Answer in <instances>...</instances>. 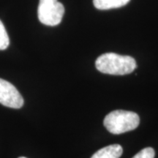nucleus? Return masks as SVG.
Instances as JSON below:
<instances>
[{
  "mask_svg": "<svg viewBox=\"0 0 158 158\" xmlns=\"http://www.w3.org/2000/svg\"><path fill=\"white\" fill-rule=\"evenodd\" d=\"M96 68L102 73L124 76L131 73L137 68L135 60L130 56L106 53L97 59Z\"/></svg>",
  "mask_w": 158,
  "mask_h": 158,
  "instance_id": "f257e3e1",
  "label": "nucleus"
},
{
  "mask_svg": "<svg viewBox=\"0 0 158 158\" xmlns=\"http://www.w3.org/2000/svg\"><path fill=\"white\" fill-rule=\"evenodd\" d=\"M139 116L136 113L123 110L110 112L105 117L104 126L110 133L118 135L131 131L138 127Z\"/></svg>",
  "mask_w": 158,
  "mask_h": 158,
  "instance_id": "f03ea898",
  "label": "nucleus"
},
{
  "mask_svg": "<svg viewBox=\"0 0 158 158\" xmlns=\"http://www.w3.org/2000/svg\"><path fill=\"white\" fill-rule=\"evenodd\" d=\"M64 7L58 0H40L37 15L41 23L47 26L58 25L62 21Z\"/></svg>",
  "mask_w": 158,
  "mask_h": 158,
  "instance_id": "7ed1b4c3",
  "label": "nucleus"
},
{
  "mask_svg": "<svg viewBox=\"0 0 158 158\" xmlns=\"http://www.w3.org/2000/svg\"><path fill=\"white\" fill-rule=\"evenodd\" d=\"M0 103L6 107L21 108L23 105V99L13 84L0 78Z\"/></svg>",
  "mask_w": 158,
  "mask_h": 158,
  "instance_id": "20e7f679",
  "label": "nucleus"
},
{
  "mask_svg": "<svg viewBox=\"0 0 158 158\" xmlns=\"http://www.w3.org/2000/svg\"><path fill=\"white\" fill-rule=\"evenodd\" d=\"M122 152L123 149L121 146L113 144L99 149L91 158H119Z\"/></svg>",
  "mask_w": 158,
  "mask_h": 158,
  "instance_id": "39448f33",
  "label": "nucleus"
},
{
  "mask_svg": "<svg viewBox=\"0 0 158 158\" xmlns=\"http://www.w3.org/2000/svg\"><path fill=\"white\" fill-rule=\"evenodd\" d=\"M130 0H93L94 7L98 10L118 8L126 5Z\"/></svg>",
  "mask_w": 158,
  "mask_h": 158,
  "instance_id": "423d86ee",
  "label": "nucleus"
},
{
  "mask_svg": "<svg viewBox=\"0 0 158 158\" xmlns=\"http://www.w3.org/2000/svg\"><path fill=\"white\" fill-rule=\"evenodd\" d=\"M10 40L5 26L0 20V50H5L8 47Z\"/></svg>",
  "mask_w": 158,
  "mask_h": 158,
  "instance_id": "0eeeda50",
  "label": "nucleus"
},
{
  "mask_svg": "<svg viewBox=\"0 0 158 158\" xmlns=\"http://www.w3.org/2000/svg\"><path fill=\"white\" fill-rule=\"evenodd\" d=\"M155 152L152 147H147L141 150L133 158H155Z\"/></svg>",
  "mask_w": 158,
  "mask_h": 158,
  "instance_id": "6e6552de",
  "label": "nucleus"
},
{
  "mask_svg": "<svg viewBox=\"0 0 158 158\" xmlns=\"http://www.w3.org/2000/svg\"><path fill=\"white\" fill-rule=\"evenodd\" d=\"M19 158H27V157H19Z\"/></svg>",
  "mask_w": 158,
  "mask_h": 158,
  "instance_id": "1a4fd4ad",
  "label": "nucleus"
}]
</instances>
